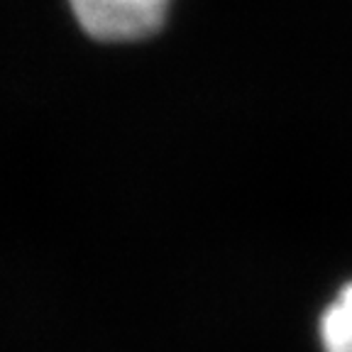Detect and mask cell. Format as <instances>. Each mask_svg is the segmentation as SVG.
Returning a JSON list of instances; mask_svg holds the SVG:
<instances>
[{
    "label": "cell",
    "instance_id": "1",
    "mask_svg": "<svg viewBox=\"0 0 352 352\" xmlns=\"http://www.w3.org/2000/svg\"><path fill=\"white\" fill-rule=\"evenodd\" d=\"M171 0H69L86 34L100 42H138L164 25Z\"/></svg>",
    "mask_w": 352,
    "mask_h": 352
},
{
    "label": "cell",
    "instance_id": "2",
    "mask_svg": "<svg viewBox=\"0 0 352 352\" xmlns=\"http://www.w3.org/2000/svg\"><path fill=\"white\" fill-rule=\"evenodd\" d=\"M323 352H352V281L345 284L320 316Z\"/></svg>",
    "mask_w": 352,
    "mask_h": 352
}]
</instances>
